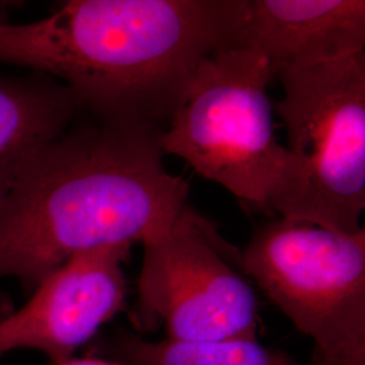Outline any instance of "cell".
Returning <instances> with one entry per match:
<instances>
[{"instance_id":"obj_1","label":"cell","mask_w":365,"mask_h":365,"mask_svg":"<svg viewBox=\"0 0 365 365\" xmlns=\"http://www.w3.org/2000/svg\"><path fill=\"white\" fill-rule=\"evenodd\" d=\"M88 115L0 202V279L30 294L78 253L164 235L188 206V182L164 165L163 128Z\"/></svg>"},{"instance_id":"obj_2","label":"cell","mask_w":365,"mask_h":365,"mask_svg":"<svg viewBox=\"0 0 365 365\" xmlns=\"http://www.w3.org/2000/svg\"><path fill=\"white\" fill-rule=\"evenodd\" d=\"M242 14L244 0H72L0 16V63L61 81L93 117L161 128L200 63L235 48Z\"/></svg>"},{"instance_id":"obj_3","label":"cell","mask_w":365,"mask_h":365,"mask_svg":"<svg viewBox=\"0 0 365 365\" xmlns=\"http://www.w3.org/2000/svg\"><path fill=\"white\" fill-rule=\"evenodd\" d=\"M287 170L269 210L288 221L354 235L365 209V52L276 75Z\"/></svg>"},{"instance_id":"obj_4","label":"cell","mask_w":365,"mask_h":365,"mask_svg":"<svg viewBox=\"0 0 365 365\" xmlns=\"http://www.w3.org/2000/svg\"><path fill=\"white\" fill-rule=\"evenodd\" d=\"M274 78L259 53L240 48L212 53L197 66L160 134L164 156L180 157L241 202L269 210L287 170L268 96Z\"/></svg>"},{"instance_id":"obj_5","label":"cell","mask_w":365,"mask_h":365,"mask_svg":"<svg viewBox=\"0 0 365 365\" xmlns=\"http://www.w3.org/2000/svg\"><path fill=\"white\" fill-rule=\"evenodd\" d=\"M237 264L313 342L310 365H365V230L284 218L261 226Z\"/></svg>"},{"instance_id":"obj_6","label":"cell","mask_w":365,"mask_h":365,"mask_svg":"<svg viewBox=\"0 0 365 365\" xmlns=\"http://www.w3.org/2000/svg\"><path fill=\"white\" fill-rule=\"evenodd\" d=\"M131 318L134 331L158 327L185 342L257 339V298L217 226L187 206L148 241Z\"/></svg>"},{"instance_id":"obj_7","label":"cell","mask_w":365,"mask_h":365,"mask_svg":"<svg viewBox=\"0 0 365 365\" xmlns=\"http://www.w3.org/2000/svg\"><path fill=\"white\" fill-rule=\"evenodd\" d=\"M130 250L128 244L91 249L48 274L25 306L0 321V356L34 351L52 365L71 360L125 309Z\"/></svg>"},{"instance_id":"obj_8","label":"cell","mask_w":365,"mask_h":365,"mask_svg":"<svg viewBox=\"0 0 365 365\" xmlns=\"http://www.w3.org/2000/svg\"><path fill=\"white\" fill-rule=\"evenodd\" d=\"M364 0H244L235 48L264 56L276 76L364 52Z\"/></svg>"},{"instance_id":"obj_9","label":"cell","mask_w":365,"mask_h":365,"mask_svg":"<svg viewBox=\"0 0 365 365\" xmlns=\"http://www.w3.org/2000/svg\"><path fill=\"white\" fill-rule=\"evenodd\" d=\"M81 114L73 92L52 76L33 71L0 75V202L39 152Z\"/></svg>"},{"instance_id":"obj_10","label":"cell","mask_w":365,"mask_h":365,"mask_svg":"<svg viewBox=\"0 0 365 365\" xmlns=\"http://www.w3.org/2000/svg\"><path fill=\"white\" fill-rule=\"evenodd\" d=\"M106 345L113 360L123 365H310L269 349L257 339L152 341L135 331L120 330Z\"/></svg>"},{"instance_id":"obj_11","label":"cell","mask_w":365,"mask_h":365,"mask_svg":"<svg viewBox=\"0 0 365 365\" xmlns=\"http://www.w3.org/2000/svg\"><path fill=\"white\" fill-rule=\"evenodd\" d=\"M61 365H123L115 360H106V359H96V357H86V359H75L66 361Z\"/></svg>"},{"instance_id":"obj_12","label":"cell","mask_w":365,"mask_h":365,"mask_svg":"<svg viewBox=\"0 0 365 365\" xmlns=\"http://www.w3.org/2000/svg\"><path fill=\"white\" fill-rule=\"evenodd\" d=\"M14 310L13 300L7 295L0 294V321Z\"/></svg>"}]
</instances>
